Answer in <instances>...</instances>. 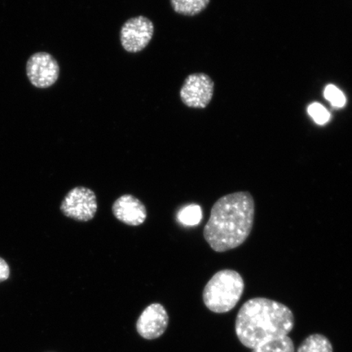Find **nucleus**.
Returning <instances> with one entry per match:
<instances>
[{
    "instance_id": "obj_16",
    "label": "nucleus",
    "mask_w": 352,
    "mask_h": 352,
    "mask_svg": "<svg viewBox=\"0 0 352 352\" xmlns=\"http://www.w3.org/2000/svg\"><path fill=\"white\" fill-rule=\"evenodd\" d=\"M10 268L3 258H0V283L10 278Z\"/></svg>"
},
{
    "instance_id": "obj_13",
    "label": "nucleus",
    "mask_w": 352,
    "mask_h": 352,
    "mask_svg": "<svg viewBox=\"0 0 352 352\" xmlns=\"http://www.w3.org/2000/svg\"><path fill=\"white\" fill-rule=\"evenodd\" d=\"M252 352H294V342L289 336L264 343Z\"/></svg>"
},
{
    "instance_id": "obj_11",
    "label": "nucleus",
    "mask_w": 352,
    "mask_h": 352,
    "mask_svg": "<svg viewBox=\"0 0 352 352\" xmlns=\"http://www.w3.org/2000/svg\"><path fill=\"white\" fill-rule=\"evenodd\" d=\"M331 342L323 334L314 333L308 336L298 346L297 352H333Z\"/></svg>"
},
{
    "instance_id": "obj_2",
    "label": "nucleus",
    "mask_w": 352,
    "mask_h": 352,
    "mask_svg": "<svg viewBox=\"0 0 352 352\" xmlns=\"http://www.w3.org/2000/svg\"><path fill=\"white\" fill-rule=\"evenodd\" d=\"M294 316L287 306L265 298L246 301L236 315L235 330L242 345L254 349L267 342L288 336Z\"/></svg>"
},
{
    "instance_id": "obj_10",
    "label": "nucleus",
    "mask_w": 352,
    "mask_h": 352,
    "mask_svg": "<svg viewBox=\"0 0 352 352\" xmlns=\"http://www.w3.org/2000/svg\"><path fill=\"white\" fill-rule=\"evenodd\" d=\"M210 0H170L171 7L180 15L193 16L204 12Z\"/></svg>"
},
{
    "instance_id": "obj_3",
    "label": "nucleus",
    "mask_w": 352,
    "mask_h": 352,
    "mask_svg": "<svg viewBox=\"0 0 352 352\" xmlns=\"http://www.w3.org/2000/svg\"><path fill=\"white\" fill-rule=\"evenodd\" d=\"M245 288L239 272L226 270L217 272L206 285L202 298L204 305L214 314H226L239 302Z\"/></svg>"
},
{
    "instance_id": "obj_6",
    "label": "nucleus",
    "mask_w": 352,
    "mask_h": 352,
    "mask_svg": "<svg viewBox=\"0 0 352 352\" xmlns=\"http://www.w3.org/2000/svg\"><path fill=\"white\" fill-rule=\"evenodd\" d=\"M214 83L208 74L197 73L188 76L180 89L182 102L189 108L205 109L213 98Z\"/></svg>"
},
{
    "instance_id": "obj_9",
    "label": "nucleus",
    "mask_w": 352,
    "mask_h": 352,
    "mask_svg": "<svg viewBox=\"0 0 352 352\" xmlns=\"http://www.w3.org/2000/svg\"><path fill=\"white\" fill-rule=\"evenodd\" d=\"M114 217L129 226H142L147 218V210L138 198L131 195H122L112 206Z\"/></svg>"
},
{
    "instance_id": "obj_12",
    "label": "nucleus",
    "mask_w": 352,
    "mask_h": 352,
    "mask_svg": "<svg viewBox=\"0 0 352 352\" xmlns=\"http://www.w3.org/2000/svg\"><path fill=\"white\" fill-rule=\"evenodd\" d=\"M202 219V211L200 206L191 204L179 210L177 219L184 226H195L199 224Z\"/></svg>"
},
{
    "instance_id": "obj_15",
    "label": "nucleus",
    "mask_w": 352,
    "mask_h": 352,
    "mask_svg": "<svg viewBox=\"0 0 352 352\" xmlns=\"http://www.w3.org/2000/svg\"><path fill=\"white\" fill-rule=\"evenodd\" d=\"M308 114L318 124L324 125L327 123L330 118V113L322 104L314 103L309 105L307 109Z\"/></svg>"
},
{
    "instance_id": "obj_14",
    "label": "nucleus",
    "mask_w": 352,
    "mask_h": 352,
    "mask_svg": "<svg viewBox=\"0 0 352 352\" xmlns=\"http://www.w3.org/2000/svg\"><path fill=\"white\" fill-rule=\"evenodd\" d=\"M324 94L325 99L329 100L334 107L342 108L346 102L344 94L334 85H330L325 87Z\"/></svg>"
},
{
    "instance_id": "obj_7",
    "label": "nucleus",
    "mask_w": 352,
    "mask_h": 352,
    "mask_svg": "<svg viewBox=\"0 0 352 352\" xmlns=\"http://www.w3.org/2000/svg\"><path fill=\"white\" fill-rule=\"evenodd\" d=\"M154 34L151 20L144 16L132 17L122 25L120 32L122 46L126 52L136 54L151 43Z\"/></svg>"
},
{
    "instance_id": "obj_4",
    "label": "nucleus",
    "mask_w": 352,
    "mask_h": 352,
    "mask_svg": "<svg viewBox=\"0 0 352 352\" xmlns=\"http://www.w3.org/2000/svg\"><path fill=\"white\" fill-rule=\"evenodd\" d=\"M98 208L95 192L90 188L81 186L72 189L60 205V211L66 217L81 222L90 221L94 219Z\"/></svg>"
},
{
    "instance_id": "obj_5",
    "label": "nucleus",
    "mask_w": 352,
    "mask_h": 352,
    "mask_svg": "<svg viewBox=\"0 0 352 352\" xmlns=\"http://www.w3.org/2000/svg\"><path fill=\"white\" fill-rule=\"evenodd\" d=\"M25 69L30 82L39 89H46L54 85L60 76L58 63L54 56L45 52L30 56Z\"/></svg>"
},
{
    "instance_id": "obj_1",
    "label": "nucleus",
    "mask_w": 352,
    "mask_h": 352,
    "mask_svg": "<svg viewBox=\"0 0 352 352\" xmlns=\"http://www.w3.org/2000/svg\"><path fill=\"white\" fill-rule=\"evenodd\" d=\"M254 201L249 192L223 196L215 202L204 231V239L217 252L243 244L252 231Z\"/></svg>"
},
{
    "instance_id": "obj_8",
    "label": "nucleus",
    "mask_w": 352,
    "mask_h": 352,
    "mask_svg": "<svg viewBox=\"0 0 352 352\" xmlns=\"http://www.w3.org/2000/svg\"><path fill=\"white\" fill-rule=\"evenodd\" d=\"M169 324V316L160 303H152L140 314L136 322V331L146 340H157L164 336Z\"/></svg>"
}]
</instances>
